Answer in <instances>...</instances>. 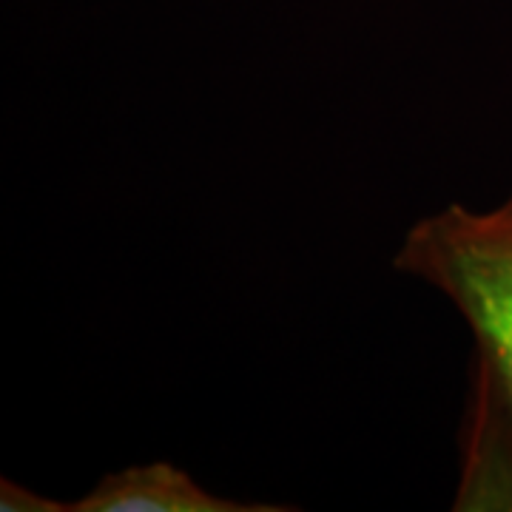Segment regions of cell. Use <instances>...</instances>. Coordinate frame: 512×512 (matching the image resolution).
<instances>
[{
  "instance_id": "cell-1",
  "label": "cell",
  "mask_w": 512,
  "mask_h": 512,
  "mask_svg": "<svg viewBox=\"0 0 512 512\" xmlns=\"http://www.w3.org/2000/svg\"><path fill=\"white\" fill-rule=\"evenodd\" d=\"M393 268L456 305L476 339L473 367L512 416V194L493 211L450 202L419 220L404 234Z\"/></svg>"
},
{
  "instance_id": "cell-3",
  "label": "cell",
  "mask_w": 512,
  "mask_h": 512,
  "mask_svg": "<svg viewBox=\"0 0 512 512\" xmlns=\"http://www.w3.org/2000/svg\"><path fill=\"white\" fill-rule=\"evenodd\" d=\"M274 504H242L208 493L185 470L168 461L134 464L109 473L66 512H282Z\"/></svg>"
},
{
  "instance_id": "cell-2",
  "label": "cell",
  "mask_w": 512,
  "mask_h": 512,
  "mask_svg": "<svg viewBox=\"0 0 512 512\" xmlns=\"http://www.w3.org/2000/svg\"><path fill=\"white\" fill-rule=\"evenodd\" d=\"M453 510H512V416L478 367L470 370Z\"/></svg>"
},
{
  "instance_id": "cell-4",
  "label": "cell",
  "mask_w": 512,
  "mask_h": 512,
  "mask_svg": "<svg viewBox=\"0 0 512 512\" xmlns=\"http://www.w3.org/2000/svg\"><path fill=\"white\" fill-rule=\"evenodd\" d=\"M0 510L3 512H66V504H57L52 498L26 490L23 484L3 478L0 481Z\"/></svg>"
}]
</instances>
